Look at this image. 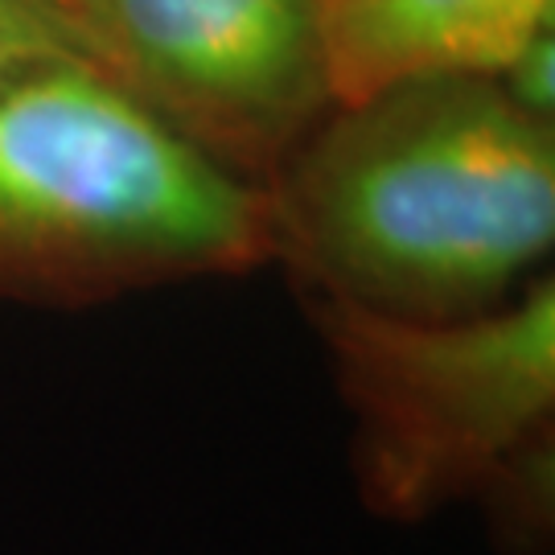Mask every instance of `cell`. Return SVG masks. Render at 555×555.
<instances>
[{
  "label": "cell",
  "instance_id": "7a4b0ae2",
  "mask_svg": "<svg viewBox=\"0 0 555 555\" xmlns=\"http://www.w3.org/2000/svg\"><path fill=\"white\" fill-rule=\"evenodd\" d=\"M272 263L268 198L95 66L0 87V297L87 309Z\"/></svg>",
  "mask_w": 555,
  "mask_h": 555
},
{
  "label": "cell",
  "instance_id": "8992f818",
  "mask_svg": "<svg viewBox=\"0 0 555 555\" xmlns=\"http://www.w3.org/2000/svg\"><path fill=\"white\" fill-rule=\"evenodd\" d=\"M54 66H95L79 29L59 13L21 0H0V87Z\"/></svg>",
  "mask_w": 555,
  "mask_h": 555
},
{
  "label": "cell",
  "instance_id": "5b68a950",
  "mask_svg": "<svg viewBox=\"0 0 555 555\" xmlns=\"http://www.w3.org/2000/svg\"><path fill=\"white\" fill-rule=\"evenodd\" d=\"M552 17L555 0H321L334 107L396 82L498 79Z\"/></svg>",
  "mask_w": 555,
  "mask_h": 555
},
{
  "label": "cell",
  "instance_id": "ba28073f",
  "mask_svg": "<svg viewBox=\"0 0 555 555\" xmlns=\"http://www.w3.org/2000/svg\"><path fill=\"white\" fill-rule=\"evenodd\" d=\"M21 4H34V9H46V13H59V17H66L75 29L82 34V41H87V21H91V13H95V0H21ZM91 50V46H87Z\"/></svg>",
  "mask_w": 555,
  "mask_h": 555
},
{
  "label": "cell",
  "instance_id": "3957f363",
  "mask_svg": "<svg viewBox=\"0 0 555 555\" xmlns=\"http://www.w3.org/2000/svg\"><path fill=\"white\" fill-rule=\"evenodd\" d=\"M354 420L350 461L366 511L424 522L477 506L502 555L555 539V284L490 313L403 321L305 300Z\"/></svg>",
  "mask_w": 555,
  "mask_h": 555
},
{
  "label": "cell",
  "instance_id": "52a82bcc",
  "mask_svg": "<svg viewBox=\"0 0 555 555\" xmlns=\"http://www.w3.org/2000/svg\"><path fill=\"white\" fill-rule=\"evenodd\" d=\"M494 82L522 116L555 124V29L535 34Z\"/></svg>",
  "mask_w": 555,
  "mask_h": 555
},
{
  "label": "cell",
  "instance_id": "277c9868",
  "mask_svg": "<svg viewBox=\"0 0 555 555\" xmlns=\"http://www.w3.org/2000/svg\"><path fill=\"white\" fill-rule=\"evenodd\" d=\"M87 46L128 100L259 190L334 112L321 0H95Z\"/></svg>",
  "mask_w": 555,
  "mask_h": 555
},
{
  "label": "cell",
  "instance_id": "6da1fadb",
  "mask_svg": "<svg viewBox=\"0 0 555 555\" xmlns=\"http://www.w3.org/2000/svg\"><path fill=\"white\" fill-rule=\"evenodd\" d=\"M300 300L461 321L515 297L555 243V124L494 79H416L337 103L263 181Z\"/></svg>",
  "mask_w": 555,
  "mask_h": 555
}]
</instances>
